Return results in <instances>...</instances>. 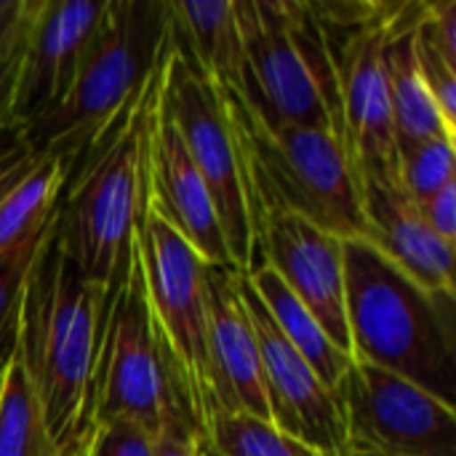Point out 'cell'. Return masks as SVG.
Returning a JSON list of instances; mask_svg holds the SVG:
<instances>
[{"label": "cell", "instance_id": "obj_7", "mask_svg": "<svg viewBox=\"0 0 456 456\" xmlns=\"http://www.w3.org/2000/svg\"><path fill=\"white\" fill-rule=\"evenodd\" d=\"M152 329L176 395L206 438L214 417L206 358V270L200 254L144 200L134 243Z\"/></svg>", "mask_w": 456, "mask_h": 456}, {"label": "cell", "instance_id": "obj_15", "mask_svg": "<svg viewBox=\"0 0 456 456\" xmlns=\"http://www.w3.org/2000/svg\"><path fill=\"white\" fill-rule=\"evenodd\" d=\"M206 358L214 414H248L270 422L259 347L235 289V267L208 265L206 270Z\"/></svg>", "mask_w": 456, "mask_h": 456}, {"label": "cell", "instance_id": "obj_20", "mask_svg": "<svg viewBox=\"0 0 456 456\" xmlns=\"http://www.w3.org/2000/svg\"><path fill=\"white\" fill-rule=\"evenodd\" d=\"M251 286L256 289L262 305L267 307L275 329L286 337V342L302 355V361L315 371V377L329 387L337 390L347 369L353 366V355L339 350L313 313L286 289L278 273L267 265H256L251 273Z\"/></svg>", "mask_w": 456, "mask_h": 456}, {"label": "cell", "instance_id": "obj_5", "mask_svg": "<svg viewBox=\"0 0 456 456\" xmlns=\"http://www.w3.org/2000/svg\"><path fill=\"white\" fill-rule=\"evenodd\" d=\"M166 48V0H107L69 94L48 115L16 128V139L35 158L51 155L69 168L150 80Z\"/></svg>", "mask_w": 456, "mask_h": 456}, {"label": "cell", "instance_id": "obj_4", "mask_svg": "<svg viewBox=\"0 0 456 456\" xmlns=\"http://www.w3.org/2000/svg\"><path fill=\"white\" fill-rule=\"evenodd\" d=\"M222 91L246 158L254 227L262 211L281 208L339 240H366L361 179L342 136L267 123L235 91Z\"/></svg>", "mask_w": 456, "mask_h": 456}, {"label": "cell", "instance_id": "obj_13", "mask_svg": "<svg viewBox=\"0 0 456 456\" xmlns=\"http://www.w3.org/2000/svg\"><path fill=\"white\" fill-rule=\"evenodd\" d=\"M278 273L286 289L313 313L329 339L353 355L345 313L342 240L281 208H267L254 227V262ZM248 270V273H251Z\"/></svg>", "mask_w": 456, "mask_h": 456}, {"label": "cell", "instance_id": "obj_28", "mask_svg": "<svg viewBox=\"0 0 456 456\" xmlns=\"http://www.w3.org/2000/svg\"><path fill=\"white\" fill-rule=\"evenodd\" d=\"M67 456H152V436L136 425H91Z\"/></svg>", "mask_w": 456, "mask_h": 456}, {"label": "cell", "instance_id": "obj_10", "mask_svg": "<svg viewBox=\"0 0 456 456\" xmlns=\"http://www.w3.org/2000/svg\"><path fill=\"white\" fill-rule=\"evenodd\" d=\"M347 454L456 456V411L419 385L355 361L337 385Z\"/></svg>", "mask_w": 456, "mask_h": 456}, {"label": "cell", "instance_id": "obj_9", "mask_svg": "<svg viewBox=\"0 0 456 456\" xmlns=\"http://www.w3.org/2000/svg\"><path fill=\"white\" fill-rule=\"evenodd\" d=\"M168 419L192 425L158 345L134 256L128 278L104 299L91 425H136L155 438Z\"/></svg>", "mask_w": 456, "mask_h": 456}, {"label": "cell", "instance_id": "obj_32", "mask_svg": "<svg viewBox=\"0 0 456 456\" xmlns=\"http://www.w3.org/2000/svg\"><path fill=\"white\" fill-rule=\"evenodd\" d=\"M35 155L24 147L21 139H16V134H11L3 144H0V200L16 187V182L35 166Z\"/></svg>", "mask_w": 456, "mask_h": 456}, {"label": "cell", "instance_id": "obj_21", "mask_svg": "<svg viewBox=\"0 0 456 456\" xmlns=\"http://www.w3.org/2000/svg\"><path fill=\"white\" fill-rule=\"evenodd\" d=\"M67 182L59 158H37L35 166L0 200V262L37 243L56 216V206Z\"/></svg>", "mask_w": 456, "mask_h": 456}, {"label": "cell", "instance_id": "obj_1", "mask_svg": "<svg viewBox=\"0 0 456 456\" xmlns=\"http://www.w3.org/2000/svg\"><path fill=\"white\" fill-rule=\"evenodd\" d=\"M104 299L107 291L77 270L51 224L24 283L13 347L59 456L75 452L91 430Z\"/></svg>", "mask_w": 456, "mask_h": 456}, {"label": "cell", "instance_id": "obj_6", "mask_svg": "<svg viewBox=\"0 0 456 456\" xmlns=\"http://www.w3.org/2000/svg\"><path fill=\"white\" fill-rule=\"evenodd\" d=\"M235 16L240 27V83L230 91L267 123L323 128L342 136L337 77L313 5L235 0Z\"/></svg>", "mask_w": 456, "mask_h": 456}, {"label": "cell", "instance_id": "obj_23", "mask_svg": "<svg viewBox=\"0 0 456 456\" xmlns=\"http://www.w3.org/2000/svg\"><path fill=\"white\" fill-rule=\"evenodd\" d=\"M206 444L219 456H321L315 449L281 433L273 422L248 414H214Z\"/></svg>", "mask_w": 456, "mask_h": 456}, {"label": "cell", "instance_id": "obj_8", "mask_svg": "<svg viewBox=\"0 0 456 456\" xmlns=\"http://www.w3.org/2000/svg\"><path fill=\"white\" fill-rule=\"evenodd\" d=\"M160 102L216 208V219L240 273L254 262V214L246 158L219 83L200 72L168 37L160 69Z\"/></svg>", "mask_w": 456, "mask_h": 456}, {"label": "cell", "instance_id": "obj_31", "mask_svg": "<svg viewBox=\"0 0 456 456\" xmlns=\"http://www.w3.org/2000/svg\"><path fill=\"white\" fill-rule=\"evenodd\" d=\"M422 214V219L428 222V227L444 238L446 243L456 240V182H449L444 190H438L436 195H430L422 203H414Z\"/></svg>", "mask_w": 456, "mask_h": 456}, {"label": "cell", "instance_id": "obj_2", "mask_svg": "<svg viewBox=\"0 0 456 456\" xmlns=\"http://www.w3.org/2000/svg\"><path fill=\"white\" fill-rule=\"evenodd\" d=\"M160 69L163 59L118 118L69 163L56 206L59 243L107 297L120 289L134 265L136 227L147 200V155Z\"/></svg>", "mask_w": 456, "mask_h": 456}, {"label": "cell", "instance_id": "obj_12", "mask_svg": "<svg viewBox=\"0 0 456 456\" xmlns=\"http://www.w3.org/2000/svg\"><path fill=\"white\" fill-rule=\"evenodd\" d=\"M235 289L254 326L270 422L321 456H347L337 393L315 377L302 355L275 329L267 307L251 286L248 273L235 270Z\"/></svg>", "mask_w": 456, "mask_h": 456}, {"label": "cell", "instance_id": "obj_27", "mask_svg": "<svg viewBox=\"0 0 456 456\" xmlns=\"http://www.w3.org/2000/svg\"><path fill=\"white\" fill-rule=\"evenodd\" d=\"M414 53L428 94L433 96L444 123L456 131V67L449 64L417 29H414Z\"/></svg>", "mask_w": 456, "mask_h": 456}, {"label": "cell", "instance_id": "obj_14", "mask_svg": "<svg viewBox=\"0 0 456 456\" xmlns=\"http://www.w3.org/2000/svg\"><path fill=\"white\" fill-rule=\"evenodd\" d=\"M104 11L107 0H37L19 67L13 131L64 102Z\"/></svg>", "mask_w": 456, "mask_h": 456}, {"label": "cell", "instance_id": "obj_24", "mask_svg": "<svg viewBox=\"0 0 456 456\" xmlns=\"http://www.w3.org/2000/svg\"><path fill=\"white\" fill-rule=\"evenodd\" d=\"M449 182H456V139L433 136L398 150V187L422 203Z\"/></svg>", "mask_w": 456, "mask_h": 456}, {"label": "cell", "instance_id": "obj_3", "mask_svg": "<svg viewBox=\"0 0 456 456\" xmlns=\"http://www.w3.org/2000/svg\"><path fill=\"white\" fill-rule=\"evenodd\" d=\"M342 267L353 358L456 406L454 305L419 289L363 238L342 240Z\"/></svg>", "mask_w": 456, "mask_h": 456}, {"label": "cell", "instance_id": "obj_26", "mask_svg": "<svg viewBox=\"0 0 456 456\" xmlns=\"http://www.w3.org/2000/svg\"><path fill=\"white\" fill-rule=\"evenodd\" d=\"M53 224V222H51ZM51 230V227H48ZM48 230L43 232V238L48 235ZM43 238L32 246H27L24 251L13 254L11 259L0 262V363L11 355L13 350V339H16V318H19V305H21V294H24V283L27 275L32 270V262L40 251Z\"/></svg>", "mask_w": 456, "mask_h": 456}, {"label": "cell", "instance_id": "obj_25", "mask_svg": "<svg viewBox=\"0 0 456 456\" xmlns=\"http://www.w3.org/2000/svg\"><path fill=\"white\" fill-rule=\"evenodd\" d=\"M37 0H0V144L13 134V104L24 43Z\"/></svg>", "mask_w": 456, "mask_h": 456}, {"label": "cell", "instance_id": "obj_19", "mask_svg": "<svg viewBox=\"0 0 456 456\" xmlns=\"http://www.w3.org/2000/svg\"><path fill=\"white\" fill-rule=\"evenodd\" d=\"M166 5L171 43L214 83H219L222 88H238L240 27L235 16V0H166Z\"/></svg>", "mask_w": 456, "mask_h": 456}, {"label": "cell", "instance_id": "obj_11", "mask_svg": "<svg viewBox=\"0 0 456 456\" xmlns=\"http://www.w3.org/2000/svg\"><path fill=\"white\" fill-rule=\"evenodd\" d=\"M398 3H379L363 24L321 21L342 112V139L358 179L398 184V147L382 67V45ZM315 13V11H313Z\"/></svg>", "mask_w": 456, "mask_h": 456}, {"label": "cell", "instance_id": "obj_29", "mask_svg": "<svg viewBox=\"0 0 456 456\" xmlns=\"http://www.w3.org/2000/svg\"><path fill=\"white\" fill-rule=\"evenodd\" d=\"M417 32L456 67V0L425 3Z\"/></svg>", "mask_w": 456, "mask_h": 456}, {"label": "cell", "instance_id": "obj_18", "mask_svg": "<svg viewBox=\"0 0 456 456\" xmlns=\"http://www.w3.org/2000/svg\"><path fill=\"white\" fill-rule=\"evenodd\" d=\"M422 5L425 3H398L395 13L390 16L382 45V67L387 80V99L398 150L419 144L433 136L456 139V131L444 123L417 67L414 29L422 19Z\"/></svg>", "mask_w": 456, "mask_h": 456}, {"label": "cell", "instance_id": "obj_22", "mask_svg": "<svg viewBox=\"0 0 456 456\" xmlns=\"http://www.w3.org/2000/svg\"><path fill=\"white\" fill-rule=\"evenodd\" d=\"M0 456H59L16 347L0 371Z\"/></svg>", "mask_w": 456, "mask_h": 456}, {"label": "cell", "instance_id": "obj_34", "mask_svg": "<svg viewBox=\"0 0 456 456\" xmlns=\"http://www.w3.org/2000/svg\"><path fill=\"white\" fill-rule=\"evenodd\" d=\"M347 456H374V454H347Z\"/></svg>", "mask_w": 456, "mask_h": 456}, {"label": "cell", "instance_id": "obj_35", "mask_svg": "<svg viewBox=\"0 0 456 456\" xmlns=\"http://www.w3.org/2000/svg\"><path fill=\"white\" fill-rule=\"evenodd\" d=\"M5 361H8V358H5ZM5 361H3V363H0V371H3V366H5Z\"/></svg>", "mask_w": 456, "mask_h": 456}, {"label": "cell", "instance_id": "obj_17", "mask_svg": "<svg viewBox=\"0 0 456 456\" xmlns=\"http://www.w3.org/2000/svg\"><path fill=\"white\" fill-rule=\"evenodd\" d=\"M366 240L436 299L456 302L454 243L438 238L398 184L361 179Z\"/></svg>", "mask_w": 456, "mask_h": 456}, {"label": "cell", "instance_id": "obj_33", "mask_svg": "<svg viewBox=\"0 0 456 456\" xmlns=\"http://www.w3.org/2000/svg\"><path fill=\"white\" fill-rule=\"evenodd\" d=\"M203 456H219V454H216V452H211V446L206 444V449H203Z\"/></svg>", "mask_w": 456, "mask_h": 456}, {"label": "cell", "instance_id": "obj_30", "mask_svg": "<svg viewBox=\"0 0 456 456\" xmlns=\"http://www.w3.org/2000/svg\"><path fill=\"white\" fill-rule=\"evenodd\" d=\"M206 438L187 419H168L152 438V456H203Z\"/></svg>", "mask_w": 456, "mask_h": 456}, {"label": "cell", "instance_id": "obj_16", "mask_svg": "<svg viewBox=\"0 0 456 456\" xmlns=\"http://www.w3.org/2000/svg\"><path fill=\"white\" fill-rule=\"evenodd\" d=\"M147 198L158 214L200 254L206 265L232 267L208 187L195 171L184 142L160 102V91L150 134Z\"/></svg>", "mask_w": 456, "mask_h": 456}]
</instances>
